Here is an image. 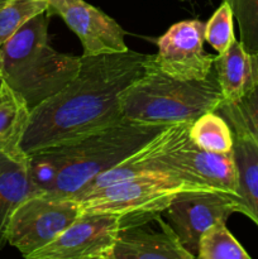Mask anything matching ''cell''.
Masks as SVG:
<instances>
[{"mask_svg": "<svg viewBox=\"0 0 258 259\" xmlns=\"http://www.w3.org/2000/svg\"><path fill=\"white\" fill-rule=\"evenodd\" d=\"M82 214L80 201L40 192L22 202L8 227V244L24 258L52 243Z\"/></svg>", "mask_w": 258, "mask_h": 259, "instance_id": "52a82bcc", "label": "cell"}, {"mask_svg": "<svg viewBox=\"0 0 258 259\" xmlns=\"http://www.w3.org/2000/svg\"><path fill=\"white\" fill-rule=\"evenodd\" d=\"M151 220L121 227L110 259L195 258L182 247L169 223L162 219L158 230H154L149 227Z\"/></svg>", "mask_w": 258, "mask_h": 259, "instance_id": "7c38bea8", "label": "cell"}, {"mask_svg": "<svg viewBox=\"0 0 258 259\" xmlns=\"http://www.w3.org/2000/svg\"><path fill=\"white\" fill-rule=\"evenodd\" d=\"M233 10L227 2L223 0L210 19L205 23V42L209 43L218 53L227 51L235 39L233 28Z\"/></svg>", "mask_w": 258, "mask_h": 259, "instance_id": "7402d4cb", "label": "cell"}, {"mask_svg": "<svg viewBox=\"0 0 258 259\" xmlns=\"http://www.w3.org/2000/svg\"><path fill=\"white\" fill-rule=\"evenodd\" d=\"M164 212L182 247L197 257L202 233L217 223H227L230 215L242 214L239 197L222 190L186 191L177 195Z\"/></svg>", "mask_w": 258, "mask_h": 259, "instance_id": "ba28073f", "label": "cell"}, {"mask_svg": "<svg viewBox=\"0 0 258 259\" xmlns=\"http://www.w3.org/2000/svg\"><path fill=\"white\" fill-rule=\"evenodd\" d=\"M9 2H10V0H0V9H2V8L4 7L5 4H8Z\"/></svg>", "mask_w": 258, "mask_h": 259, "instance_id": "cb8c5ba5", "label": "cell"}, {"mask_svg": "<svg viewBox=\"0 0 258 259\" xmlns=\"http://www.w3.org/2000/svg\"><path fill=\"white\" fill-rule=\"evenodd\" d=\"M120 218L110 212L81 214L52 243L28 259H110Z\"/></svg>", "mask_w": 258, "mask_h": 259, "instance_id": "9c48e42d", "label": "cell"}, {"mask_svg": "<svg viewBox=\"0 0 258 259\" xmlns=\"http://www.w3.org/2000/svg\"><path fill=\"white\" fill-rule=\"evenodd\" d=\"M233 131V154L238 174V197L242 214L258 227V143L240 128Z\"/></svg>", "mask_w": 258, "mask_h": 259, "instance_id": "5bb4252c", "label": "cell"}, {"mask_svg": "<svg viewBox=\"0 0 258 259\" xmlns=\"http://www.w3.org/2000/svg\"><path fill=\"white\" fill-rule=\"evenodd\" d=\"M48 12V0H10L0 9V47L28 20Z\"/></svg>", "mask_w": 258, "mask_h": 259, "instance_id": "ffe728a7", "label": "cell"}, {"mask_svg": "<svg viewBox=\"0 0 258 259\" xmlns=\"http://www.w3.org/2000/svg\"><path fill=\"white\" fill-rule=\"evenodd\" d=\"M190 137L200 147L211 153L233 152V131L228 121L217 111H209L190 125Z\"/></svg>", "mask_w": 258, "mask_h": 259, "instance_id": "e0dca14e", "label": "cell"}, {"mask_svg": "<svg viewBox=\"0 0 258 259\" xmlns=\"http://www.w3.org/2000/svg\"><path fill=\"white\" fill-rule=\"evenodd\" d=\"M48 14H57L81 40L83 56L128 51L125 30L109 15L83 0H48Z\"/></svg>", "mask_w": 258, "mask_h": 259, "instance_id": "8fae6325", "label": "cell"}, {"mask_svg": "<svg viewBox=\"0 0 258 259\" xmlns=\"http://www.w3.org/2000/svg\"><path fill=\"white\" fill-rule=\"evenodd\" d=\"M3 82H4V77H3V71H2V58H0V89H2Z\"/></svg>", "mask_w": 258, "mask_h": 259, "instance_id": "603a6c76", "label": "cell"}, {"mask_svg": "<svg viewBox=\"0 0 258 259\" xmlns=\"http://www.w3.org/2000/svg\"><path fill=\"white\" fill-rule=\"evenodd\" d=\"M43 192L33 181L24 152H0V250L8 244L13 212L28 197Z\"/></svg>", "mask_w": 258, "mask_h": 259, "instance_id": "4fadbf2b", "label": "cell"}, {"mask_svg": "<svg viewBox=\"0 0 258 259\" xmlns=\"http://www.w3.org/2000/svg\"><path fill=\"white\" fill-rule=\"evenodd\" d=\"M218 190L162 172H147L73 199L80 201L82 214L110 212L120 218V228L158 217L181 192Z\"/></svg>", "mask_w": 258, "mask_h": 259, "instance_id": "8992f818", "label": "cell"}, {"mask_svg": "<svg viewBox=\"0 0 258 259\" xmlns=\"http://www.w3.org/2000/svg\"><path fill=\"white\" fill-rule=\"evenodd\" d=\"M48 12L28 20L0 47L4 81L30 110L70 82L80 57L56 51L48 40Z\"/></svg>", "mask_w": 258, "mask_h": 259, "instance_id": "5b68a950", "label": "cell"}, {"mask_svg": "<svg viewBox=\"0 0 258 259\" xmlns=\"http://www.w3.org/2000/svg\"><path fill=\"white\" fill-rule=\"evenodd\" d=\"M257 77L252 86L235 101L224 100L217 109L229 125H234L249 134L258 143V57H254Z\"/></svg>", "mask_w": 258, "mask_h": 259, "instance_id": "ac0fdd59", "label": "cell"}, {"mask_svg": "<svg viewBox=\"0 0 258 259\" xmlns=\"http://www.w3.org/2000/svg\"><path fill=\"white\" fill-rule=\"evenodd\" d=\"M190 121L168 124L136 153L99 175L82 192L103 189L147 172H162L238 196L233 152L219 154L200 148L190 137Z\"/></svg>", "mask_w": 258, "mask_h": 259, "instance_id": "3957f363", "label": "cell"}, {"mask_svg": "<svg viewBox=\"0 0 258 259\" xmlns=\"http://www.w3.org/2000/svg\"><path fill=\"white\" fill-rule=\"evenodd\" d=\"M196 258L250 259V255L228 230L227 223H217L202 233Z\"/></svg>", "mask_w": 258, "mask_h": 259, "instance_id": "d6986e66", "label": "cell"}, {"mask_svg": "<svg viewBox=\"0 0 258 259\" xmlns=\"http://www.w3.org/2000/svg\"><path fill=\"white\" fill-rule=\"evenodd\" d=\"M230 5L239 27V40L244 50L258 57V0H224Z\"/></svg>", "mask_w": 258, "mask_h": 259, "instance_id": "44dd1931", "label": "cell"}, {"mask_svg": "<svg viewBox=\"0 0 258 259\" xmlns=\"http://www.w3.org/2000/svg\"><path fill=\"white\" fill-rule=\"evenodd\" d=\"M223 101L214 67L202 80H179L156 65L154 55H147L144 72L120 96L124 118L147 124L192 123Z\"/></svg>", "mask_w": 258, "mask_h": 259, "instance_id": "277c9868", "label": "cell"}, {"mask_svg": "<svg viewBox=\"0 0 258 259\" xmlns=\"http://www.w3.org/2000/svg\"><path fill=\"white\" fill-rule=\"evenodd\" d=\"M214 68L227 101L238 100L257 77L254 57L244 50L239 39H234L227 51L215 56Z\"/></svg>", "mask_w": 258, "mask_h": 259, "instance_id": "9a60e30c", "label": "cell"}, {"mask_svg": "<svg viewBox=\"0 0 258 259\" xmlns=\"http://www.w3.org/2000/svg\"><path fill=\"white\" fill-rule=\"evenodd\" d=\"M205 23L182 20L175 23L158 38L156 65L179 80H202L214 67L215 56L204 50Z\"/></svg>", "mask_w": 258, "mask_h": 259, "instance_id": "30bf717a", "label": "cell"}, {"mask_svg": "<svg viewBox=\"0 0 258 259\" xmlns=\"http://www.w3.org/2000/svg\"><path fill=\"white\" fill-rule=\"evenodd\" d=\"M30 109L7 82L0 89V152H19Z\"/></svg>", "mask_w": 258, "mask_h": 259, "instance_id": "2e32d148", "label": "cell"}, {"mask_svg": "<svg viewBox=\"0 0 258 259\" xmlns=\"http://www.w3.org/2000/svg\"><path fill=\"white\" fill-rule=\"evenodd\" d=\"M147 55L81 56L72 80L30 110L20 149L25 154L68 143L124 118L120 96L146 67Z\"/></svg>", "mask_w": 258, "mask_h": 259, "instance_id": "6da1fadb", "label": "cell"}, {"mask_svg": "<svg viewBox=\"0 0 258 259\" xmlns=\"http://www.w3.org/2000/svg\"><path fill=\"white\" fill-rule=\"evenodd\" d=\"M167 125L123 118L72 142L33 152L28 154L33 181L46 194L75 197L99 175L136 153Z\"/></svg>", "mask_w": 258, "mask_h": 259, "instance_id": "7a4b0ae2", "label": "cell"}]
</instances>
